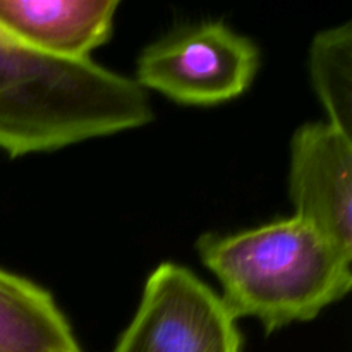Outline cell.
Returning a JSON list of instances; mask_svg holds the SVG:
<instances>
[{
  "mask_svg": "<svg viewBox=\"0 0 352 352\" xmlns=\"http://www.w3.org/2000/svg\"><path fill=\"white\" fill-rule=\"evenodd\" d=\"M243 336L220 296L182 265L150 274L112 352H241Z\"/></svg>",
  "mask_w": 352,
  "mask_h": 352,
  "instance_id": "4",
  "label": "cell"
},
{
  "mask_svg": "<svg viewBox=\"0 0 352 352\" xmlns=\"http://www.w3.org/2000/svg\"><path fill=\"white\" fill-rule=\"evenodd\" d=\"M153 120L148 93L95 60H62L0 28V150L48 153Z\"/></svg>",
  "mask_w": 352,
  "mask_h": 352,
  "instance_id": "1",
  "label": "cell"
},
{
  "mask_svg": "<svg viewBox=\"0 0 352 352\" xmlns=\"http://www.w3.org/2000/svg\"><path fill=\"white\" fill-rule=\"evenodd\" d=\"M260 48L222 21H201L148 45L134 81L181 105L212 107L250 89L260 69Z\"/></svg>",
  "mask_w": 352,
  "mask_h": 352,
  "instance_id": "3",
  "label": "cell"
},
{
  "mask_svg": "<svg viewBox=\"0 0 352 352\" xmlns=\"http://www.w3.org/2000/svg\"><path fill=\"white\" fill-rule=\"evenodd\" d=\"M117 0H0V28L62 60H91L110 40Z\"/></svg>",
  "mask_w": 352,
  "mask_h": 352,
  "instance_id": "6",
  "label": "cell"
},
{
  "mask_svg": "<svg viewBox=\"0 0 352 352\" xmlns=\"http://www.w3.org/2000/svg\"><path fill=\"white\" fill-rule=\"evenodd\" d=\"M309 79L327 122L352 136V24L318 31L309 45Z\"/></svg>",
  "mask_w": 352,
  "mask_h": 352,
  "instance_id": "8",
  "label": "cell"
},
{
  "mask_svg": "<svg viewBox=\"0 0 352 352\" xmlns=\"http://www.w3.org/2000/svg\"><path fill=\"white\" fill-rule=\"evenodd\" d=\"M196 250L219 280L230 315L256 320L267 333L311 322L352 287V254L294 215L239 232L205 234Z\"/></svg>",
  "mask_w": 352,
  "mask_h": 352,
  "instance_id": "2",
  "label": "cell"
},
{
  "mask_svg": "<svg viewBox=\"0 0 352 352\" xmlns=\"http://www.w3.org/2000/svg\"><path fill=\"white\" fill-rule=\"evenodd\" d=\"M0 352H81L71 323L41 285L0 268Z\"/></svg>",
  "mask_w": 352,
  "mask_h": 352,
  "instance_id": "7",
  "label": "cell"
},
{
  "mask_svg": "<svg viewBox=\"0 0 352 352\" xmlns=\"http://www.w3.org/2000/svg\"><path fill=\"white\" fill-rule=\"evenodd\" d=\"M289 198L294 217L352 254V136L308 122L291 140Z\"/></svg>",
  "mask_w": 352,
  "mask_h": 352,
  "instance_id": "5",
  "label": "cell"
}]
</instances>
